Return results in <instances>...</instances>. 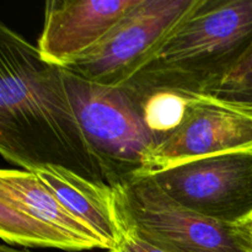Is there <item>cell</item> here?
Returning <instances> with one entry per match:
<instances>
[{
	"label": "cell",
	"mask_w": 252,
	"mask_h": 252,
	"mask_svg": "<svg viewBox=\"0 0 252 252\" xmlns=\"http://www.w3.org/2000/svg\"><path fill=\"white\" fill-rule=\"evenodd\" d=\"M221 96L230 98H236V100H244V101H250L252 102V75L249 76L240 84L231 88L225 89L220 93Z\"/></svg>",
	"instance_id": "14"
},
{
	"label": "cell",
	"mask_w": 252,
	"mask_h": 252,
	"mask_svg": "<svg viewBox=\"0 0 252 252\" xmlns=\"http://www.w3.org/2000/svg\"><path fill=\"white\" fill-rule=\"evenodd\" d=\"M0 194L19 204L37 221L58 231L71 244L74 251L108 250L105 241L74 217L33 172L22 169H2Z\"/></svg>",
	"instance_id": "10"
},
{
	"label": "cell",
	"mask_w": 252,
	"mask_h": 252,
	"mask_svg": "<svg viewBox=\"0 0 252 252\" xmlns=\"http://www.w3.org/2000/svg\"><path fill=\"white\" fill-rule=\"evenodd\" d=\"M0 153L33 171L59 165L106 182L81 132L61 68L47 64L37 47L0 24Z\"/></svg>",
	"instance_id": "1"
},
{
	"label": "cell",
	"mask_w": 252,
	"mask_h": 252,
	"mask_svg": "<svg viewBox=\"0 0 252 252\" xmlns=\"http://www.w3.org/2000/svg\"><path fill=\"white\" fill-rule=\"evenodd\" d=\"M245 149H252V102L198 94L179 129L150 153L140 176L194 158Z\"/></svg>",
	"instance_id": "7"
},
{
	"label": "cell",
	"mask_w": 252,
	"mask_h": 252,
	"mask_svg": "<svg viewBox=\"0 0 252 252\" xmlns=\"http://www.w3.org/2000/svg\"><path fill=\"white\" fill-rule=\"evenodd\" d=\"M74 217L95 231L107 245L115 248L125 234L116 201V191L106 182L86 179L59 165H42L33 170Z\"/></svg>",
	"instance_id": "9"
},
{
	"label": "cell",
	"mask_w": 252,
	"mask_h": 252,
	"mask_svg": "<svg viewBox=\"0 0 252 252\" xmlns=\"http://www.w3.org/2000/svg\"><path fill=\"white\" fill-rule=\"evenodd\" d=\"M117 209L126 228L167 252H251L235 225L219 223L185 208L152 176L115 187Z\"/></svg>",
	"instance_id": "4"
},
{
	"label": "cell",
	"mask_w": 252,
	"mask_h": 252,
	"mask_svg": "<svg viewBox=\"0 0 252 252\" xmlns=\"http://www.w3.org/2000/svg\"><path fill=\"white\" fill-rule=\"evenodd\" d=\"M106 252H167L164 249L145 240L137 231L125 226V234L120 243Z\"/></svg>",
	"instance_id": "12"
},
{
	"label": "cell",
	"mask_w": 252,
	"mask_h": 252,
	"mask_svg": "<svg viewBox=\"0 0 252 252\" xmlns=\"http://www.w3.org/2000/svg\"><path fill=\"white\" fill-rule=\"evenodd\" d=\"M198 0H139L110 33L66 71L84 80L125 86L155 56Z\"/></svg>",
	"instance_id": "5"
},
{
	"label": "cell",
	"mask_w": 252,
	"mask_h": 252,
	"mask_svg": "<svg viewBox=\"0 0 252 252\" xmlns=\"http://www.w3.org/2000/svg\"><path fill=\"white\" fill-rule=\"evenodd\" d=\"M128 89L134 95L145 127L155 138L157 145L179 129L186 118L189 103L198 95L174 89Z\"/></svg>",
	"instance_id": "11"
},
{
	"label": "cell",
	"mask_w": 252,
	"mask_h": 252,
	"mask_svg": "<svg viewBox=\"0 0 252 252\" xmlns=\"http://www.w3.org/2000/svg\"><path fill=\"white\" fill-rule=\"evenodd\" d=\"M152 177L174 201L212 220L236 225L252 216V149L194 158Z\"/></svg>",
	"instance_id": "6"
},
{
	"label": "cell",
	"mask_w": 252,
	"mask_h": 252,
	"mask_svg": "<svg viewBox=\"0 0 252 252\" xmlns=\"http://www.w3.org/2000/svg\"><path fill=\"white\" fill-rule=\"evenodd\" d=\"M62 79L81 132L113 189L144 171L157 140L145 127L139 106L127 86L84 80L61 68Z\"/></svg>",
	"instance_id": "3"
},
{
	"label": "cell",
	"mask_w": 252,
	"mask_h": 252,
	"mask_svg": "<svg viewBox=\"0 0 252 252\" xmlns=\"http://www.w3.org/2000/svg\"><path fill=\"white\" fill-rule=\"evenodd\" d=\"M235 229L246 248L252 252V216L236 224Z\"/></svg>",
	"instance_id": "15"
},
{
	"label": "cell",
	"mask_w": 252,
	"mask_h": 252,
	"mask_svg": "<svg viewBox=\"0 0 252 252\" xmlns=\"http://www.w3.org/2000/svg\"><path fill=\"white\" fill-rule=\"evenodd\" d=\"M252 46V0H198L126 86L214 94Z\"/></svg>",
	"instance_id": "2"
},
{
	"label": "cell",
	"mask_w": 252,
	"mask_h": 252,
	"mask_svg": "<svg viewBox=\"0 0 252 252\" xmlns=\"http://www.w3.org/2000/svg\"><path fill=\"white\" fill-rule=\"evenodd\" d=\"M251 75H252V46L248 51V53L245 54V57L241 59L240 63H239L238 65H236V68L231 71L230 75L226 78V80L224 81L223 85H221L218 90L238 85V84H240L241 81H244L245 79H248L249 76Z\"/></svg>",
	"instance_id": "13"
},
{
	"label": "cell",
	"mask_w": 252,
	"mask_h": 252,
	"mask_svg": "<svg viewBox=\"0 0 252 252\" xmlns=\"http://www.w3.org/2000/svg\"><path fill=\"white\" fill-rule=\"evenodd\" d=\"M139 0H48L37 51L47 64L66 68L97 46Z\"/></svg>",
	"instance_id": "8"
},
{
	"label": "cell",
	"mask_w": 252,
	"mask_h": 252,
	"mask_svg": "<svg viewBox=\"0 0 252 252\" xmlns=\"http://www.w3.org/2000/svg\"><path fill=\"white\" fill-rule=\"evenodd\" d=\"M0 252H33L30 251L29 249L26 248H15V246L7 245V244H2L0 246Z\"/></svg>",
	"instance_id": "16"
}]
</instances>
